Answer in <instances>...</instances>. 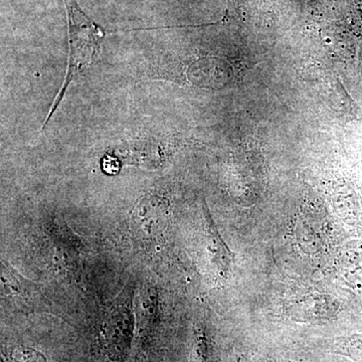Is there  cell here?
<instances>
[{
	"label": "cell",
	"instance_id": "7a4b0ae2",
	"mask_svg": "<svg viewBox=\"0 0 362 362\" xmlns=\"http://www.w3.org/2000/svg\"><path fill=\"white\" fill-rule=\"evenodd\" d=\"M333 352L349 357L354 362H362V333L339 337L333 343Z\"/></svg>",
	"mask_w": 362,
	"mask_h": 362
},
{
	"label": "cell",
	"instance_id": "3957f363",
	"mask_svg": "<svg viewBox=\"0 0 362 362\" xmlns=\"http://www.w3.org/2000/svg\"><path fill=\"white\" fill-rule=\"evenodd\" d=\"M2 362H47V358L39 350L18 345L6 350Z\"/></svg>",
	"mask_w": 362,
	"mask_h": 362
},
{
	"label": "cell",
	"instance_id": "6da1fadb",
	"mask_svg": "<svg viewBox=\"0 0 362 362\" xmlns=\"http://www.w3.org/2000/svg\"><path fill=\"white\" fill-rule=\"evenodd\" d=\"M69 13V65L65 82L54 100L42 129L51 120L57 108L63 101L71 82L94 63L101 52L104 32L99 25L90 21L76 4L75 0H65Z\"/></svg>",
	"mask_w": 362,
	"mask_h": 362
}]
</instances>
